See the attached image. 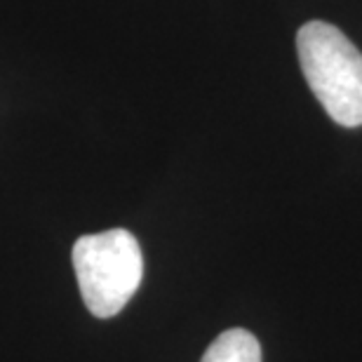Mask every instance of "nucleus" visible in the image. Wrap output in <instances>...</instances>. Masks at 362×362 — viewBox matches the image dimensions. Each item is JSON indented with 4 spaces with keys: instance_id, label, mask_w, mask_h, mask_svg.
<instances>
[{
    "instance_id": "nucleus-1",
    "label": "nucleus",
    "mask_w": 362,
    "mask_h": 362,
    "mask_svg": "<svg viewBox=\"0 0 362 362\" xmlns=\"http://www.w3.org/2000/svg\"><path fill=\"white\" fill-rule=\"evenodd\" d=\"M296 52L308 88L341 127L362 125V52L327 21H308L296 33Z\"/></svg>"
},
{
    "instance_id": "nucleus-2",
    "label": "nucleus",
    "mask_w": 362,
    "mask_h": 362,
    "mask_svg": "<svg viewBox=\"0 0 362 362\" xmlns=\"http://www.w3.org/2000/svg\"><path fill=\"white\" fill-rule=\"evenodd\" d=\"M71 259L85 306L101 320L118 315L141 285V247L125 228L78 238Z\"/></svg>"
},
{
    "instance_id": "nucleus-3",
    "label": "nucleus",
    "mask_w": 362,
    "mask_h": 362,
    "mask_svg": "<svg viewBox=\"0 0 362 362\" xmlns=\"http://www.w3.org/2000/svg\"><path fill=\"white\" fill-rule=\"evenodd\" d=\"M200 362H262V346L247 329H228L209 344Z\"/></svg>"
}]
</instances>
